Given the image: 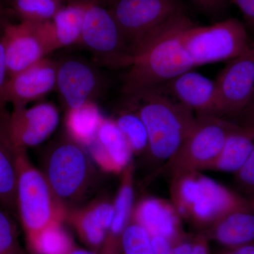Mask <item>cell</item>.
I'll list each match as a JSON object with an SVG mask.
<instances>
[{
	"instance_id": "obj_1",
	"label": "cell",
	"mask_w": 254,
	"mask_h": 254,
	"mask_svg": "<svg viewBox=\"0 0 254 254\" xmlns=\"http://www.w3.org/2000/svg\"><path fill=\"white\" fill-rule=\"evenodd\" d=\"M190 23L183 13L175 15L137 48L123 77V95L160 86L194 68L182 41Z\"/></svg>"
},
{
	"instance_id": "obj_2",
	"label": "cell",
	"mask_w": 254,
	"mask_h": 254,
	"mask_svg": "<svg viewBox=\"0 0 254 254\" xmlns=\"http://www.w3.org/2000/svg\"><path fill=\"white\" fill-rule=\"evenodd\" d=\"M124 96V104L139 115L146 128L148 153L168 163L181 148L196 116L160 86Z\"/></svg>"
},
{
	"instance_id": "obj_3",
	"label": "cell",
	"mask_w": 254,
	"mask_h": 254,
	"mask_svg": "<svg viewBox=\"0 0 254 254\" xmlns=\"http://www.w3.org/2000/svg\"><path fill=\"white\" fill-rule=\"evenodd\" d=\"M44 153L41 172L57 199L66 208L84 200L96 181L94 162L86 148L64 131Z\"/></svg>"
},
{
	"instance_id": "obj_4",
	"label": "cell",
	"mask_w": 254,
	"mask_h": 254,
	"mask_svg": "<svg viewBox=\"0 0 254 254\" xmlns=\"http://www.w3.org/2000/svg\"><path fill=\"white\" fill-rule=\"evenodd\" d=\"M17 150L16 213L26 238L53 222H63L67 211L41 170L32 164L27 150Z\"/></svg>"
},
{
	"instance_id": "obj_5",
	"label": "cell",
	"mask_w": 254,
	"mask_h": 254,
	"mask_svg": "<svg viewBox=\"0 0 254 254\" xmlns=\"http://www.w3.org/2000/svg\"><path fill=\"white\" fill-rule=\"evenodd\" d=\"M182 41L194 67L230 61L251 46L245 26L235 18L208 26L190 23L182 33Z\"/></svg>"
},
{
	"instance_id": "obj_6",
	"label": "cell",
	"mask_w": 254,
	"mask_h": 254,
	"mask_svg": "<svg viewBox=\"0 0 254 254\" xmlns=\"http://www.w3.org/2000/svg\"><path fill=\"white\" fill-rule=\"evenodd\" d=\"M240 127L220 117L196 116L194 125L176 155L168 162L173 175L209 170L227 137Z\"/></svg>"
},
{
	"instance_id": "obj_7",
	"label": "cell",
	"mask_w": 254,
	"mask_h": 254,
	"mask_svg": "<svg viewBox=\"0 0 254 254\" xmlns=\"http://www.w3.org/2000/svg\"><path fill=\"white\" fill-rule=\"evenodd\" d=\"M79 45L93 57L98 66L128 68L133 55L108 9L93 0L87 9Z\"/></svg>"
},
{
	"instance_id": "obj_8",
	"label": "cell",
	"mask_w": 254,
	"mask_h": 254,
	"mask_svg": "<svg viewBox=\"0 0 254 254\" xmlns=\"http://www.w3.org/2000/svg\"><path fill=\"white\" fill-rule=\"evenodd\" d=\"M108 9L133 55L157 30L182 12L178 0H110Z\"/></svg>"
},
{
	"instance_id": "obj_9",
	"label": "cell",
	"mask_w": 254,
	"mask_h": 254,
	"mask_svg": "<svg viewBox=\"0 0 254 254\" xmlns=\"http://www.w3.org/2000/svg\"><path fill=\"white\" fill-rule=\"evenodd\" d=\"M1 38L9 77L30 67L56 50L50 21L4 23Z\"/></svg>"
},
{
	"instance_id": "obj_10",
	"label": "cell",
	"mask_w": 254,
	"mask_h": 254,
	"mask_svg": "<svg viewBox=\"0 0 254 254\" xmlns=\"http://www.w3.org/2000/svg\"><path fill=\"white\" fill-rule=\"evenodd\" d=\"M57 63L55 89L66 112L95 103L104 95L108 89V80L94 63L70 56Z\"/></svg>"
},
{
	"instance_id": "obj_11",
	"label": "cell",
	"mask_w": 254,
	"mask_h": 254,
	"mask_svg": "<svg viewBox=\"0 0 254 254\" xmlns=\"http://www.w3.org/2000/svg\"><path fill=\"white\" fill-rule=\"evenodd\" d=\"M215 81L220 118L240 116L254 100V45L227 62Z\"/></svg>"
},
{
	"instance_id": "obj_12",
	"label": "cell",
	"mask_w": 254,
	"mask_h": 254,
	"mask_svg": "<svg viewBox=\"0 0 254 254\" xmlns=\"http://www.w3.org/2000/svg\"><path fill=\"white\" fill-rule=\"evenodd\" d=\"M59 123V110L51 103L13 108L10 128L15 146L27 150L42 144L54 133Z\"/></svg>"
},
{
	"instance_id": "obj_13",
	"label": "cell",
	"mask_w": 254,
	"mask_h": 254,
	"mask_svg": "<svg viewBox=\"0 0 254 254\" xmlns=\"http://www.w3.org/2000/svg\"><path fill=\"white\" fill-rule=\"evenodd\" d=\"M199 182L198 195L187 216L197 225L211 227L227 214L251 208L249 200L215 180L200 175Z\"/></svg>"
},
{
	"instance_id": "obj_14",
	"label": "cell",
	"mask_w": 254,
	"mask_h": 254,
	"mask_svg": "<svg viewBox=\"0 0 254 254\" xmlns=\"http://www.w3.org/2000/svg\"><path fill=\"white\" fill-rule=\"evenodd\" d=\"M58 63L45 58L8 79L4 103L13 108H23L41 99L56 88Z\"/></svg>"
},
{
	"instance_id": "obj_15",
	"label": "cell",
	"mask_w": 254,
	"mask_h": 254,
	"mask_svg": "<svg viewBox=\"0 0 254 254\" xmlns=\"http://www.w3.org/2000/svg\"><path fill=\"white\" fill-rule=\"evenodd\" d=\"M169 95L197 116L220 117L218 88L215 80L196 71H185L160 85Z\"/></svg>"
},
{
	"instance_id": "obj_16",
	"label": "cell",
	"mask_w": 254,
	"mask_h": 254,
	"mask_svg": "<svg viewBox=\"0 0 254 254\" xmlns=\"http://www.w3.org/2000/svg\"><path fill=\"white\" fill-rule=\"evenodd\" d=\"M88 149L94 163L108 173H122L131 163L133 152L113 119L103 118Z\"/></svg>"
},
{
	"instance_id": "obj_17",
	"label": "cell",
	"mask_w": 254,
	"mask_h": 254,
	"mask_svg": "<svg viewBox=\"0 0 254 254\" xmlns=\"http://www.w3.org/2000/svg\"><path fill=\"white\" fill-rule=\"evenodd\" d=\"M10 116L6 105L0 104V207L17 217L18 150L11 136Z\"/></svg>"
},
{
	"instance_id": "obj_18",
	"label": "cell",
	"mask_w": 254,
	"mask_h": 254,
	"mask_svg": "<svg viewBox=\"0 0 254 254\" xmlns=\"http://www.w3.org/2000/svg\"><path fill=\"white\" fill-rule=\"evenodd\" d=\"M132 221L146 230L150 236L162 237L172 242L185 237L180 215L173 205L155 198L142 200L133 209Z\"/></svg>"
},
{
	"instance_id": "obj_19",
	"label": "cell",
	"mask_w": 254,
	"mask_h": 254,
	"mask_svg": "<svg viewBox=\"0 0 254 254\" xmlns=\"http://www.w3.org/2000/svg\"><path fill=\"white\" fill-rule=\"evenodd\" d=\"M66 220L77 233L80 240L92 252L99 254L109 230L114 215L113 203L95 202L67 214Z\"/></svg>"
},
{
	"instance_id": "obj_20",
	"label": "cell",
	"mask_w": 254,
	"mask_h": 254,
	"mask_svg": "<svg viewBox=\"0 0 254 254\" xmlns=\"http://www.w3.org/2000/svg\"><path fill=\"white\" fill-rule=\"evenodd\" d=\"M133 165L131 163L125 170L121 186L113 203V222L99 254H120L122 237L131 220L133 197Z\"/></svg>"
},
{
	"instance_id": "obj_21",
	"label": "cell",
	"mask_w": 254,
	"mask_h": 254,
	"mask_svg": "<svg viewBox=\"0 0 254 254\" xmlns=\"http://www.w3.org/2000/svg\"><path fill=\"white\" fill-rule=\"evenodd\" d=\"M206 237L230 250L254 243V210L251 206L227 214L210 227Z\"/></svg>"
},
{
	"instance_id": "obj_22",
	"label": "cell",
	"mask_w": 254,
	"mask_h": 254,
	"mask_svg": "<svg viewBox=\"0 0 254 254\" xmlns=\"http://www.w3.org/2000/svg\"><path fill=\"white\" fill-rule=\"evenodd\" d=\"M93 0H78L68 3L58 11L50 21L55 48L79 45L85 16Z\"/></svg>"
},
{
	"instance_id": "obj_23",
	"label": "cell",
	"mask_w": 254,
	"mask_h": 254,
	"mask_svg": "<svg viewBox=\"0 0 254 254\" xmlns=\"http://www.w3.org/2000/svg\"><path fill=\"white\" fill-rule=\"evenodd\" d=\"M254 149V138L240 126L229 135L218 158L209 170L237 173Z\"/></svg>"
},
{
	"instance_id": "obj_24",
	"label": "cell",
	"mask_w": 254,
	"mask_h": 254,
	"mask_svg": "<svg viewBox=\"0 0 254 254\" xmlns=\"http://www.w3.org/2000/svg\"><path fill=\"white\" fill-rule=\"evenodd\" d=\"M103 115L95 103L66 112V133L79 144L88 148L94 141Z\"/></svg>"
},
{
	"instance_id": "obj_25",
	"label": "cell",
	"mask_w": 254,
	"mask_h": 254,
	"mask_svg": "<svg viewBox=\"0 0 254 254\" xmlns=\"http://www.w3.org/2000/svg\"><path fill=\"white\" fill-rule=\"evenodd\" d=\"M63 222H54L26 237L32 254H70L76 247Z\"/></svg>"
},
{
	"instance_id": "obj_26",
	"label": "cell",
	"mask_w": 254,
	"mask_h": 254,
	"mask_svg": "<svg viewBox=\"0 0 254 254\" xmlns=\"http://www.w3.org/2000/svg\"><path fill=\"white\" fill-rule=\"evenodd\" d=\"M123 133L133 153L148 152L149 141L144 124L139 115L129 107L124 104L113 119Z\"/></svg>"
},
{
	"instance_id": "obj_27",
	"label": "cell",
	"mask_w": 254,
	"mask_h": 254,
	"mask_svg": "<svg viewBox=\"0 0 254 254\" xmlns=\"http://www.w3.org/2000/svg\"><path fill=\"white\" fill-rule=\"evenodd\" d=\"M64 0H13V8L22 21H51L64 6Z\"/></svg>"
},
{
	"instance_id": "obj_28",
	"label": "cell",
	"mask_w": 254,
	"mask_h": 254,
	"mask_svg": "<svg viewBox=\"0 0 254 254\" xmlns=\"http://www.w3.org/2000/svg\"><path fill=\"white\" fill-rule=\"evenodd\" d=\"M121 248L123 254H155L149 234L132 220L122 237Z\"/></svg>"
},
{
	"instance_id": "obj_29",
	"label": "cell",
	"mask_w": 254,
	"mask_h": 254,
	"mask_svg": "<svg viewBox=\"0 0 254 254\" xmlns=\"http://www.w3.org/2000/svg\"><path fill=\"white\" fill-rule=\"evenodd\" d=\"M14 218L0 207V254H26L18 240Z\"/></svg>"
},
{
	"instance_id": "obj_30",
	"label": "cell",
	"mask_w": 254,
	"mask_h": 254,
	"mask_svg": "<svg viewBox=\"0 0 254 254\" xmlns=\"http://www.w3.org/2000/svg\"><path fill=\"white\" fill-rule=\"evenodd\" d=\"M237 180L245 193L250 195V200L254 198V149L244 166L237 172Z\"/></svg>"
},
{
	"instance_id": "obj_31",
	"label": "cell",
	"mask_w": 254,
	"mask_h": 254,
	"mask_svg": "<svg viewBox=\"0 0 254 254\" xmlns=\"http://www.w3.org/2000/svg\"><path fill=\"white\" fill-rule=\"evenodd\" d=\"M6 55L1 35L0 36V104L6 105L4 103V91L6 83L9 79Z\"/></svg>"
},
{
	"instance_id": "obj_32",
	"label": "cell",
	"mask_w": 254,
	"mask_h": 254,
	"mask_svg": "<svg viewBox=\"0 0 254 254\" xmlns=\"http://www.w3.org/2000/svg\"><path fill=\"white\" fill-rule=\"evenodd\" d=\"M239 117H241L239 125L254 138V100Z\"/></svg>"
},
{
	"instance_id": "obj_33",
	"label": "cell",
	"mask_w": 254,
	"mask_h": 254,
	"mask_svg": "<svg viewBox=\"0 0 254 254\" xmlns=\"http://www.w3.org/2000/svg\"><path fill=\"white\" fill-rule=\"evenodd\" d=\"M247 23L254 30V0H233Z\"/></svg>"
},
{
	"instance_id": "obj_34",
	"label": "cell",
	"mask_w": 254,
	"mask_h": 254,
	"mask_svg": "<svg viewBox=\"0 0 254 254\" xmlns=\"http://www.w3.org/2000/svg\"><path fill=\"white\" fill-rule=\"evenodd\" d=\"M190 254H210L206 235H198L194 237L193 249Z\"/></svg>"
},
{
	"instance_id": "obj_35",
	"label": "cell",
	"mask_w": 254,
	"mask_h": 254,
	"mask_svg": "<svg viewBox=\"0 0 254 254\" xmlns=\"http://www.w3.org/2000/svg\"><path fill=\"white\" fill-rule=\"evenodd\" d=\"M203 9L214 11L218 9L222 4V0H192Z\"/></svg>"
},
{
	"instance_id": "obj_36",
	"label": "cell",
	"mask_w": 254,
	"mask_h": 254,
	"mask_svg": "<svg viewBox=\"0 0 254 254\" xmlns=\"http://www.w3.org/2000/svg\"><path fill=\"white\" fill-rule=\"evenodd\" d=\"M230 250L234 254H254V243L241 246Z\"/></svg>"
},
{
	"instance_id": "obj_37",
	"label": "cell",
	"mask_w": 254,
	"mask_h": 254,
	"mask_svg": "<svg viewBox=\"0 0 254 254\" xmlns=\"http://www.w3.org/2000/svg\"><path fill=\"white\" fill-rule=\"evenodd\" d=\"M70 254H98L95 253V252H92L91 250H83V249L78 248V247H75L73 249L72 252Z\"/></svg>"
},
{
	"instance_id": "obj_38",
	"label": "cell",
	"mask_w": 254,
	"mask_h": 254,
	"mask_svg": "<svg viewBox=\"0 0 254 254\" xmlns=\"http://www.w3.org/2000/svg\"><path fill=\"white\" fill-rule=\"evenodd\" d=\"M5 14V10L4 9V6H3L2 2L0 0V24L4 21V16Z\"/></svg>"
},
{
	"instance_id": "obj_39",
	"label": "cell",
	"mask_w": 254,
	"mask_h": 254,
	"mask_svg": "<svg viewBox=\"0 0 254 254\" xmlns=\"http://www.w3.org/2000/svg\"><path fill=\"white\" fill-rule=\"evenodd\" d=\"M250 201V203L251 205V206H252V209L254 210V198L253 199L249 200Z\"/></svg>"
},
{
	"instance_id": "obj_40",
	"label": "cell",
	"mask_w": 254,
	"mask_h": 254,
	"mask_svg": "<svg viewBox=\"0 0 254 254\" xmlns=\"http://www.w3.org/2000/svg\"><path fill=\"white\" fill-rule=\"evenodd\" d=\"M224 254H234L232 253V251L230 250V251H229V252H226V253H225Z\"/></svg>"
}]
</instances>
